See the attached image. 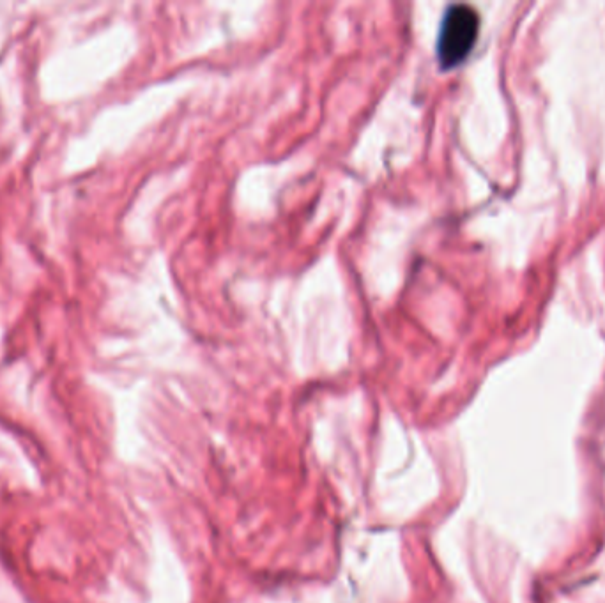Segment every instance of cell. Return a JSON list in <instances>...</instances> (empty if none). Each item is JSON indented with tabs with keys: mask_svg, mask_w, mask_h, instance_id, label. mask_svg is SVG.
Returning <instances> with one entry per match:
<instances>
[{
	"mask_svg": "<svg viewBox=\"0 0 605 603\" xmlns=\"http://www.w3.org/2000/svg\"><path fill=\"white\" fill-rule=\"evenodd\" d=\"M480 34V13L471 4H448L437 31L436 55L441 69L457 68L468 59Z\"/></svg>",
	"mask_w": 605,
	"mask_h": 603,
	"instance_id": "obj_1",
	"label": "cell"
}]
</instances>
